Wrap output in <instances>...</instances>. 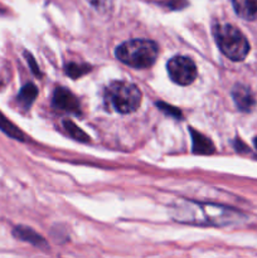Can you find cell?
I'll return each mask as SVG.
<instances>
[{
	"instance_id": "6da1fadb",
	"label": "cell",
	"mask_w": 257,
	"mask_h": 258,
	"mask_svg": "<svg viewBox=\"0 0 257 258\" xmlns=\"http://www.w3.org/2000/svg\"><path fill=\"white\" fill-rule=\"evenodd\" d=\"M176 221L184 223H194L199 226H229L241 223L246 217L234 209L213 204H199L186 202L175 209Z\"/></svg>"
},
{
	"instance_id": "7a4b0ae2",
	"label": "cell",
	"mask_w": 257,
	"mask_h": 258,
	"mask_svg": "<svg viewBox=\"0 0 257 258\" xmlns=\"http://www.w3.org/2000/svg\"><path fill=\"white\" fill-rule=\"evenodd\" d=\"M158 44L148 39H133L123 42L116 48V57L134 68H148L158 58Z\"/></svg>"
},
{
	"instance_id": "3957f363",
	"label": "cell",
	"mask_w": 257,
	"mask_h": 258,
	"mask_svg": "<svg viewBox=\"0 0 257 258\" xmlns=\"http://www.w3.org/2000/svg\"><path fill=\"white\" fill-rule=\"evenodd\" d=\"M105 103L118 113H131L140 106L141 92L134 83L116 81L106 88Z\"/></svg>"
},
{
	"instance_id": "277c9868",
	"label": "cell",
	"mask_w": 257,
	"mask_h": 258,
	"mask_svg": "<svg viewBox=\"0 0 257 258\" xmlns=\"http://www.w3.org/2000/svg\"><path fill=\"white\" fill-rule=\"evenodd\" d=\"M214 39L221 52L232 60H243L249 52V43L243 33L232 24H219L214 28Z\"/></svg>"
},
{
	"instance_id": "5b68a950",
	"label": "cell",
	"mask_w": 257,
	"mask_h": 258,
	"mask_svg": "<svg viewBox=\"0 0 257 258\" xmlns=\"http://www.w3.org/2000/svg\"><path fill=\"white\" fill-rule=\"evenodd\" d=\"M169 77L173 82L180 86H188L196 81L198 76L196 63L185 55H175L166 64Z\"/></svg>"
},
{
	"instance_id": "8992f818",
	"label": "cell",
	"mask_w": 257,
	"mask_h": 258,
	"mask_svg": "<svg viewBox=\"0 0 257 258\" xmlns=\"http://www.w3.org/2000/svg\"><path fill=\"white\" fill-rule=\"evenodd\" d=\"M53 106L59 110L67 111V112H80V102H78L77 97L71 91L63 87L55 88L54 95H53Z\"/></svg>"
},
{
	"instance_id": "52a82bcc",
	"label": "cell",
	"mask_w": 257,
	"mask_h": 258,
	"mask_svg": "<svg viewBox=\"0 0 257 258\" xmlns=\"http://www.w3.org/2000/svg\"><path fill=\"white\" fill-rule=\"evenodd\" d=\"M232 97H233V101L238 110L242 112H249V111L253 110L254 105H256L253 93L244 85L234 86L233 90H232Z\"/></svg>"
},
{
	"instance_id": "ba28073f",
	"label": "cell",
	"mask_w": 257,
	"mask_h": 258,
	"mask_svg": "<svg viewBox=\"0 0 257 258\" xmlns=\"http://www.w3.org/2000/svg\"><path fill=\"white\" fill-rule=\"evenodd\" d=\"M232 5L239 18L257 20V0H232Z\"/></svg>"
},
{
	"instance_id": "9c48e42d",
	"label": "cell",
	"mask_w": 257,
	"mask_h": 258,
	"mask_svg": "<svg viewBox=\"0 0 257 258\" xmlns=\"http://www.w3.org/2000/svg\"><path fill=\"white\" fill-rule=\"evenodd\" d=\"M191 135V140H193V151L196 154H202V155H208V154L214 153V145L208 138L203 135V134L198 133V131L189 128Z\"/></svg>"
},
{
	"instance_id": "30bf717a",
	"label": "cell",
	"mask_w": 257,
	"mask_h": 258,
	"mask_svg": "<svg viewBox=\"0 0 257 258\" xmlns=\"http://www.w3.org/2000/svg\"><path fill=\"white\" fill-rule=\"evenodd\" d=\"M13 233H14V236L17 237L18 239L24 242H29V243L33 244V246H37V247L47 246V243H45V241L43 239V237H40L39 234L35 233L33 229L28 228V227H22V226L15 227Z\"/></svg>"
},
{
	"instance_id": "8fae6325",
	"label": "cell",
	"mask_w": 257,
	"mask_h": 258,
	"mask_svg": "<svg viewBox=\"0 0 257 258\" xmlns=\"http://www.w3.org/2000/svg\"><path fill=\"white\" fill-rule=\"evenodd\" d=\"M37 96H38V90L37 87H35L34 83H28V85H25L24 87L20 90L19 95H18L17 97L18 103H19L22 107L29 108L30 105L35 101Z\"/></svg>"
},
{
	"instance_id": "7c38bea8",
	"label": "cell",
	"mask_w": 257,
	"mask_h": 258,
	"mask_svg": "<svg viewBox=\"0 0 257 258\" xmlns=\"http://www.w3.org/2000/svg\"><path fill=\"white\" fill-rule=\"evenodd\" d=\"M0 130H2L3 133L7 134L8 136H10L12 139L24 141V134H23L14 123L10 122L2 112H0Z\"/></svg>"
},
{
	"instance_id": "4fadbf2b",
	"label": "cell",
	"mask_w": 257,
	"mask_h": 258,
	"mask_svg": "<svg viewBox=\"0 0 257 258\" xmlns=\"http://www.w3.org/2000/svg\"><path fill=\"white\" fill-rule=\"evenodd\" d=\"M63 125H65L67 133L70 134L73 139H76V140H78V141H82V143L88 141V136L86 135V134L83 133V131L81 130L77 125H75L72 121H65V122H63Z\"/></svg>"
},
{
	"instance_id": "5bb4252c",
	"label": "cell",
	"mask_w": 257,
	"mask_h": 258,
	"mask_svg": "<svg viewBox=\"0 0 257 258\" xmlns=\"http://www.w3.org/2000/svg\"><path fill=\"white\" fill-rule=\"evenodd\" d=\"M91 71V66L88 64H78V63H70V64L66 67V72L70 77L72 78H78L81 76L86 75V73Z\"/></svg>"
},
{
	"instance_id": "9a60e30c",
	"label": "cell",
	"mask_w": 257,
	"mask_h": 258,
	"mask_svg": "<svg viewBox=\"0 0 257 258\" xmlns=\"http://www.w3.org/2000/svg\"><path fill=\"white\" fill-rule=\"evenodd\" d=\"M87 2L98 12H107L112 7L113 0H87Z\"/></svg>"
},
{
	"instance_id": "2e32d148",
	"label": "cell",
	"mask_w": 257,
	"mask_h": 258,
	"mask_svg": "<svg viewBox=\"0 0 257 258\" xmlns=\"http://www.w3.org/2000/svg\"><path fill=\"white\" fill-rule=\"evenodd\" d=\"M158 107L160 108V110H163L164 112H166V113H169V115H170V116H173V117L181 118L180 117V116H181L180 111H179L178 108L173 107V106H169V105H166V103L160 102V103H158Z\"/></svg>"
},
{
	"instance_id": "e0dca14e",
	"label": "cell",
	"mask_w": 257,
	"mask_h": 258,
	"mask_svg": "<svg viewBox=\"0 0 257 258\" xmlns=\"http://www.w3.org/2000/svg\"><path fill=\"white\" fill-rule=\"evenodd\" d=\"M25 55H27V60H28V63H29V66H30V68H32V71H33V72H34L35 75H37V76H38V75L40 76L39 68H38L37 63H35L34 58H33L32 55L29 54V53H25Z\"/></svg>"
},
{
	"instance_id": "ac0fdd59",
	"label": "cell",
	"mask_w": 257,
	"mask_h": 258,
	"mask_svg": "<svg viewBox=\"0 0 257 258\" xmlns=\"http://www.w3.org/2000/svg\"><path fill=\"white\" fill-rule=\"evenodd\" d=\"M253 144H254V148L257 149V138H254V140H253Z\"/></svg>"
}]
</instances>
